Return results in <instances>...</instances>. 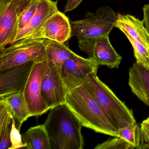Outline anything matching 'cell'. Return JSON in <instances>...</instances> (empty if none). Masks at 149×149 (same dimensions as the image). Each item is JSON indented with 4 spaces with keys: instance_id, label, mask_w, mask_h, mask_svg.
<instances>
[{
    "instance_id": "6da1fadb",
    "label": "cell",
    "mask_w": 149,
    "mask_h": 149,
    "mask_svg": "<svg viewBox=\"0 0 149 149\" xmlns=\"http://www.w3.org/2000/svg\"><path fill=\"white\" fill-rule=\"evenodd\" d=\"M64 104L83 126L96 132L118 136L117 127L93 92L83 83L68 92Z\"/></svg>"
},
{
    "instance_id": "7a4b0ae2",
    "label": "cell",
    "mask_w": 149,
    "mask_h": 149,
    "mask_svg": "<svg viewBox=\"0 0 149 149\" xmlns=\"http://www.w3.org/2000/svg\"><path fill=\"white\" fill-rule=\"evenodd\" d=\"M43 125L52 149H83V126L65 104L51 109Z\"/></svg>"
},
{
    "instance_id": "3957f363",
    "label": "cell",
    "mask_w": 149,
    "mask_h": 149,
    "mask_svg": "<svg viewBox=\"0 0 149 149\" xmlns=\"http://www.w3.org/2000/svg\"><path fill=\"white\" fill-rule=\"evenodd\" d=\"M97 71L89 74L83 81L115 123L118 129L136 123L132 109L119 99L115 93L97 77Z\"/></svg>"
},
{
    "instance_id": "277c9868",
    "label": "cell",
    "mask_w": 149,
    "mask_h": 149,
    "mask_svg": "<svg viewBox=\"0 0 149 149\" xmlns=\"http://www.w3.org/2000/svg\"><path fill=\"white\" fill-rule=\"evenodd\" d=\"M117 19V14L110 7L99 8L94 13H87L82 19L70 22L71 37L82 40L109 36Z\"/></svg>"
},
{
    "instance_id": "5b68a950",
    "label": "cell",
    "mask_w": 149,
    "mask_h": 149,
    "mask_svg": "<svg viewBox=\"0 0 149 149\" xmlns=\"http://www.w3.org/2000/svg\"><path fill=\"white\" fill-rule=\"evenodd\" d=\"M47 39H22L0 51V71L46 58Z\"/></svg>"
},
{
    "instance_id": "8992f818",
    "label": "cell",
    "mask_w": 149,
    "mask_h": 149,
    "mask_svg": "<svg viewBox=\"0 0 149 149\" xmlns=\"http://www.w3.org/2000/svg\"><path fill=\"white\" fill-rule=\"evenodd\" d=\"M33 0H0V51L17 36L19 19Z\"/></svg>"
},
{
    "instance_id": "52a82bcc",
    "label": "cell",
    "mask_w": 149,
    "mask_h": 149,
    "mask_svg": "<svg viewBox=\"0 0 149 149\" xmlns=\"http://www.w3.org/2000/svg\"><path fill=\"white\" fill-rule=\"evenodd\" d=\"M41 93L50 109L65 103L68 94L61 71L46 56L42 77Z\"/></svg>"
},
{
    "instance_id": "ba28073f",
    "label": "cell",
    "mask_w": 149,
    "mask_h": 149,
    "mask_svg": "<svg viewBox=\"0 0 149 149\" xmlns=\"http://www.w3.org/2000/svg\"><path fill=\"white\" fill-rule=\"evenodd\" d=\"M78 47L98 66L118 68L121 63L122 56L115 51L110 42L109 36L78 40Z\"/></svg>"
},
{
    "instance_id": "9c48e42d",
    "label": "cell",
    "mask_w": 149,
    "mask_h": 149,
    "mask_svg": "<svg viewBox=\"0 0 149 149\" xmlns=\"http://www.w3.org/2000/svg\"><path fill=\"white\" fill-rule=\"evenodd\" d=\"M44 60L34 63L23 91L30 117L40 116L50 109L42 95V77Z\"/></svg>"
},
{
    "instance_id": "30bf717a",
    "label": "cell",
    "mask_w": 149,
    "mask_h": 149,
    "mask_svg": "<svg viewBox=\"0 0 149 149\" xmlns=\"http://www.w3.org/2000/svg\"><path fill=\"white\" fill-rule=\"evenodd\" d=\"M98 66L92 58H84L74 53L61 68L68 93L81 84L89 74L97 71Z\"/></svg>"
},
{
    "instance_id": "8fae6325",
    "label": "cell",
    "mask_w": 149,
    "mask_h": 149,
    "mask_svg": "<svg viewBox=\"0 0 149 149\" xmlns=\"http://www.w3.org/2000/svg\"><path fill=\"white\" fill-rule=\"evenodd\" d=\"M72 29L68 18L57 11L38 29L24 39H42L64 43L71 37Z\"/></svg>"
},
{
    "instance_id": "7c38bea8",
    "label": "cell",
    "mask_w": 149,
    "mask_h": 149,
    "mask_svg": "<svg viewBox=\"0 0 149 149\" xmlns=\"http://www.w3.org/2000/svg\"><path fill=\"white\" fill-rule=\"evenodd\" d=\"M34 63L29 62L0 71V99L23 91Z\"/></svg>"
},
{
    "instance_id": "4fadbf2b",
    "label": "cell",
    "mask_w": 149,
    "mask_h": 149,
    "mask_svg": "<svg viewBox=\"0 0 149 149\" xmlns=\"http://www.w3.org/2000/svg\"><path fill=\"white\" fill-rule=\"evenodd\" d=\"M128 84L138 98L149 107V68L136 62L130 68Z\"/></svg>"
},
{
    "instance_id": "5bb4252c",
    "label": "cell",
    "mask_w": 149,
    "mask_h": 149,
    "mask_svg": "<svg viewBox=\"0 0 149 149\" xmlns=\"http://www.w3.org/2000/svg\"><path fill=\"white\" fill-rule=\"evenodd\" d=\"M115 27L120 29L126 36L131 37L149 49V35L143 21L130 15L117 14Z\"/></svg>"
},
{
    "instance_id": "9a60e30c",
    "label": "cell",
    "mask_w": 149,
    "mask_h": 149,
    "mask_svg": "<svg viewBox=\"0 0 149 149\" xmlns=\"http://www.w3.org/2000/svg\"><path fill=\"white\" fill-rule=\"evenodd\" d=\"M57 11V1L41 0L35 13L30 22L18 33L12 43L26 38L37 30L49 17Z\"/></svg>"
},
{
    "instance_id": "2e32d148",
    "label": "cell",
    "mask_w": 149,
    "mask_h": 149,
    "mask_svg": "<svg viewBox=\"0 0 149 149\" xmlns=\"http://www.w3.org/2000/svg\"><path fill=\"white\" fill-rule=\"evenodd\" d=\"M22 141L29 149H52L44 125L29 128L22 135Z\"/></svg>"
},
{
    "instance_id": "e0dca14e",
    "label": "cell",
    "mask_w": 149,
    "mask_h": 149,
    "mask_svg": "<svg viewBox=\"0 0 149 149\" xmlns=\"http://www.w3.org/2000/svg\"><path fill=\"white\" fill-rule=\"evenodd\" d=\"M14 117L12 109L7 103L0 99V149H10V135Z\"/></svg>"
},
{
    "instance_id": "ac0fdd59",
    "label": "cell",
    "mask_w": 149,
    "mask_h": 149,
    "mask_svg": "<svg viewBox=\"0 0 149 149\" xmlns=\"http://www.w3.org/2000/svg\"><path fill=\"white\" fill-rule=\"evenodd\" d=\"M0 99L5 100L10 106L15 119L16 127L20 130L22 123L30 117L23 91Z\"/></svg>"
},
{
    "instance_id": "d6986e66",
    "label": "cell",
    "mask_w": 149,
    "mask_h": 149,
    "mask_svg": "<svg viewBox=\"0 0 149 149\" xmlns=\"http://www.w3.org/2000/svg\"><path fill=\"white\" fill-rule=\"evenodd\" d=\"M46 51V57L58 68L61 72L63 63L74 53L64 43L47 39Z\"/></svg>"
},
{
    "instance_id": "ffe728a7",
    "label": "cell",
    "mask_w": 149,
    "mask_h": 149,
    "mask_svg": "<svg viewBox=\"0 0 149 149\" xmlns=\"http://www.w3.org/2000/svg\"><path fill=\"white\" fill-rule=\"evenodd\" d=\"M118 137L123 138L137 149L139 144L140 125L136 123L130 124L117 131Z\"/></svg>"
},
{
    "instance_id": "44dd1931",
    "label": "cell",
    "mask_w": 149,
    "mask_h": 149,
    "mask_svg": "<svg viewBox=\"0 0 149 149\" xmlns=\"http://www.w3.org/2000/svg\"><path fill=\"white\" fill-rule=\"evenodd\" d=\"M126 36L133 47L136 62L149 68V49L130 36Z\"/></svg>"
},
{
    "instance_id": "7402d4cb",
    "label": "cell",
    "mask_w": 149,
    "mask_h": 149,
    "mask_svg": "<svg viewBox=\"0 0 149 149\" xmlns=\"http://www.w3.org/2000/svg\"><path fill=\"white\" fill-rule=\"evenodd\" d=\"M133 146L123 138L114 136L105 142L98 144L95 149H134Z\"/></svg>"
},
{
    "instance_id": "603a6c76",
    "label": "cell",
    "mask_w": 149,
    "mask_h": 149,
    "mask_svg": "<svg viewBox=\"0 0 149 149\" xmlns=\"http://www.w3.org/2000/svg\"><path fill=\"white\" fill-rule=\"evenodd\" d=\"M40 1L41 0H33L28 7L22 13L19 19L17 35L30 22V20L35 13Z\"/></svg>"
},
{
    "instance_id": "cb8c5ba5",
    "label": "cell",
    "mask_w": 149,
    "mask_h": 149,
    "mask_svg": "<svg viewBox=\"0 0 149 149\" xmlns=\"http://www.w3.org/2000/svg\"><path fill=\"white\" fill-rule=\"evenodd\" d=\"M19 130L16 127L14 118H13L10 132V139L11 147L10 149L26 148V145L22 141V136L20 134Z\"/></svg>"
},
{
    "instance_id": "d4e9b609",
    "label": "cell",
    "mask_w": 149,
    "mask_h": 149,
    "mask_svg": "<svg viewBox=\"0 0 149 149\" xmlns=\"http://www.w3.org/2000/svg\"><path fill=\"white\" fill-rule=\"evenodd\" d=\"M137 149H149V116L140 125L139 144Z\"/></svg>"
},
{
    "instance_id": "484cf974",
    "label": "cell",
    "mask_w": 149,
    "mask_h": 149,
    "mask_svg": "<svg viewBox=\"0 0 149 149\" xmlns=\"http://www.w3.org/2000/svg\"><path fill=\"white\" fill-rule=\"evenodd\" d=\"M83 0H68L65 6L64 12H70L75 9L81 4Z\"/></svg>"
},
{
    "instance_id": "4316f807",
    "label": "cell",
    "mask_w": 149,
    "mask_h": 149,
    "mask_svg": "<svg viewBox=\"0 0 149 149\" xmlns=\"http://www.w3.org/2000/svg\"><path fill=\"white\" fill-rule=\"evenodd\" d=\"M143 22L149 35V4L144 5L143 8Z\"/></svg>"
}]
</instances>
